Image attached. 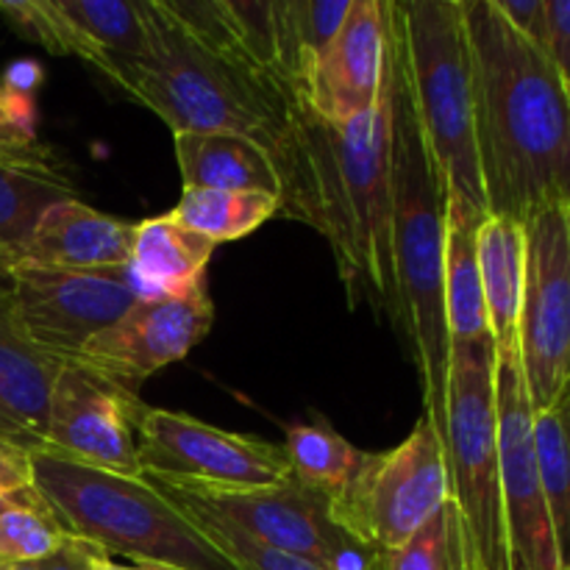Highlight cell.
<instances>
[{
	"label": "cell",
	"mask_w": 570,
	"mask_h": 570,
	"mask_svg": "<svg viewBox=\"0 0 570 570\" xmlns=\"http://www.w3.org/2000/svg\"><path fill=\"white\" fill-rule=\"evenodd\" d=\"M462 17L488 215L523 226L546 206L570 209V89L495 0H462Z\"/></svg>",
	"instance_id": "1"
},
{
	"label": "cell",
	"mask_w": 570,
	"mask_h": 570,
	"mask_svg": "<svg viewBox=\"0 0 570 570\" xmlns=\"http://www.w3.org/2000/svg\"><path fill=\"white\" fill-rule=\"evenodd\" d=\"M278 215L323 234L337 262L348 306L399 315L390 204V106L387 87L376 106L356 120L334 126L301 100L298 156L278 200Z\"/></svg>",
	"instance_id": "2"
},
{
	"label": "cell",
	"mask_w": 570,
	"mask_h": 570,
	"mask_svg": "<svg viewBox=\"0 0 570 570\" xmlns=\"http://www.w3.org/2000/svg\"><path fill=\"white\" fill-rule=\"evenodd\" d=\"M384 87L390 106V204L399 287L395 323L410 343L423 384V415L445 443L451 337L445 323V215L449 193L429 150L410 67L399 0H384Z\"/></svg>",
	"instance_id": "3"
},
{
	"label": "cell",
	"mask_w": 570,
	"mask_h": 570,
	"mask_svg": "<svg viewBox=\"0 0 570 570\" xmlns=\"http://www.w3.org/2000/svg\"><path fill=\"white\" fill-rule=\"evenodd\" d=\"M154 11L148 59L134 65L117 87L159 115L173 134L226 131L265 148L276 161L284 195L298 156V89L248 59L198 45L159 0Z\"/></svg>",
	"instance_id": "4"
},
{
	"label": "cell",
	"mask_w": 570,
	"mask_h": 570,
	"mask_svg": "<svg viewBox=\"0 0 570 570\" xmlns=\"http://www.w3.org/2000/svg\"><path fill=\"white\" fill-rule=\"evenodd\" d=\"M31 473L61 527L104 554L173 570H239L145 476L100 471L50 449H31Z\"/></svg>",
	"instance_id": "5"
},
{
	"label": "cell",
	"mask_w": 570,
	"mask_h": 570,
	"mask_svg": "<svg viewBox=\"0 0 570 570\" xmlns=\"http://www.w3.org/2000/svg\"><path fill=\"white\" fill-rule=\"evenodd\" d=\"M399 9L417 117L445 181L449 206L488 217L462 0H399Z\"/></svg>",
	"instance_id": "6"
},
{
	"label": "cell",
	"mask_w": 570,
	"mask_h": 570,
	"mask_svg": "<svg viewBox=\"0 0 570 570\" xmlns=\"http://www.w3.org/2000/svg\"><path fill=\"white\" fill-rule=\"evenodd\" d=\"M449 499L460 512L465 570H510L495 421V343H451L445 415Z\"/></svg>",
	"instance_id": "7"
},
{
	"label": "cell",
	"mask_w": 570,
	"mask_h": 570,
	"mask_svg": "<svg viewBox=\"0 0 570 570\" xmlns=\"http://www.w3.org/2000/svg\"><path fill=\"white\" fill-rule=\"evenodd\" d=\"M445 443L426 415L410 438L367 454L354 479L328 499L332 521L376 551L399 549L449 501Z\"/></svg>",
	"instance_id": "8"
},
{
	"label": "cell",
	"mask_w": 570,
	"mask_h": 570,
	"mask_svg": "<svg viewBox=\"0 0 570 570\" xmlns=\"http://www.w3.org/2000/svg\"><path fill=\"white\" fill-rule=\"evenodd\" d=\"M518 354L532 410H549L570 390V209L546 206L523 220Z\"/></svg>",
	"instance_id": "9"
},
{
	"label": "cell",
	"mask_w": 570,
	"mask_h": 570,
	"mask_svg": "<svg viewBox=\"0 0 570 570\" xmlns=\"http://www.w3.org/2000/svg\"><path fill=\"white\" fill-rule=\"evenodd\" d=\"M131 267L67 271L14 265L6 273L3 295L17 326L61 360H76L87 340L117 321L142 295Z\"/></svg>",
	"instance_id": "10"
},
{
	"label": "cell",
	"mask_w": 570,
	"mask_h": 570,
	"mask_svg": "<svg viewBox=\"0 0 570 570\" xmlns=\"http://www.w3.org/2000/svg\"><path fill=\"white\" fill-rule=\"evenodd\" d=\"M142 476L204 488H267L293 479L284 445L237 434L193 415L145 406L137 423Z\"/></svg>",
	"instance_id": "11"
},
{
	"label": "cell",
	"mask_w": 570,
	"mask_h": 570,
	"mask_svg": "<svg viewBox=\"0 0 570 570\" xmlns=\"http://www.w3.org/2000/svg\"><path fill=\"white\" fill-rule=\"evenodd\" d=\"M495 421L510 570H562L534 454V410L518 340L495 345Z\"/></svg>",
	"instance_id": "12"
},
{
	"label": "cell",
	"mask_w": 570,
	"mask_h": 570,
	"mask_svg": "<svg viewBox=\"0 0 570 570\" xmlns=\"http://www.w3.org/2000/svg\"><path fill=\"white\" fill-rule=\"evenodd\" d=\"M215 323V304L204 282L181 289L142 293L111 326L83 343L72 362L137 393L161 367L181 362Z\"/></svg>",
	"instance_id": "13"
},
{
	"label": "cell",
	"mask_w": 570,
	"mask_h": 570,
	"mask_svg": "<svg viewBox=\"0 0 570 570\" xmlns=\"http://www.w3.org/2000/svg\"><path fill=\"white\" fill-rule=\"evenodd\" d=\"M142 412L139 393L70 360L56 379L42 449L100 471L142 479L137 449Z\"/></svg>",
	"instance_id": "14"
},
{
	"label": "cell",
	"mask_w": 570,
	"mask_h": 570,
	"mask_svg": "<svg viewBox=\"0 0 570 570\" xmlns=\"http://www.w3.org/2000/svg\"><path fill=\"white\" fill-rule=\"evenodd\" d=\"M145 479L220 512L259 543L317 562L323 570H332L334 557L351 540L328 515V495L315 493L295 479L267 488H204L170 479Z\"/></svg>",
	"instance_id": "15"
},
{
	"label": "cell",
	"mask_w": 570,
	"mask_h": 570,
	"mask_svg": "<svg viewBox=\"0 0 570 570\" xmlns=\"http://www.w3.org/2000/svg\"><path fill=\"white\" fill-rule=\"evenodd\" d=\"M384 72V0H351L332 42L317 53L301 100L321 120L343 126L376 106Z\"/></svg>",
	"instance_id": "16"
},
{
	"label": "cell",
	"mask_w": 570,
	"mask_h": 570,
	"mask_svg": "<svg viewBox=\"0 0 570 570\" xmlns=\"http://www.w3.org/2000/svg\"><path fill=\"white\" fill-rule=\"evenodd\" d=\"M131 243L134 223L104 215L78 198H67L39 217L17 265L117 271L131 267Z\"/></svg>",
	"instance_id": "17"
},
{
	"label": "cell",
	"mask_w": 570,
	"mask_h": 570,
	"mask_svg": "<svg viewBox=\"0 0 570 570\" xmlns=\"http://www.w3.org/2000/svg\"><path fill=\"white\" fill-rule=\"evenodd\" d=\"M67 360L33 343L11 315L0 289V434L42 449L50 399Z\"/></svg>",
	"instance_id": "18"
},
{
	"label": "cell",
	"mask_w": 570,
	"mask_h": 570,
	"mask_svg": "<svg viewBox=\"0 0 570 570\" xmlns=\"http://www.w3.org/2000/svg\"><path fill=\"white\" fill-rule=\"evenodd\" d=\"M72 33V56L120 83L148 59L154 45V0H56Z\"/></svg>",
	"instance_id": "19"
},
{
	"label": "cell",
	"mask_w": 570,
	"mask_h": 570,
	"mask_svg": "<svg viewBox=\"0 0 570 570\" xmlns=\"http://www.w3.org/2000/svg\"><path fill=\"white\" fill-rule=\"evenodd\" d=\"M184 189H239L282 195L276 161L250 139L226 131L173 134Z\"/></svg>",
	"instance_id": "20"
},
{
	"label": "cell",
	"mask_w": 570,
	"mask_h": 570,
	"mask_svg": "<svg viewBox=\"0 0 570 570\" xmlns=\"http://www.w3.org/2000/svg\"><path fill=\"white\" fill-rule=\"evenodd\" d=\"M476 259L493 343L501 345L518 340L523 273H527V243H523L521 223L507 217H484L476 232Z\"/></svg>",
	"instance_id": "21"
},
{
	"label": "cell",
	"mask_w": 570,
	"mask_h": 570,
	"mask_svg": "<svg viewBox=\"0 0 570 570\" xmlns=\"http://www.w3.org/2000/svg\"><path fill=\"white\" fill-rule=\"evenodd\" d=\"M217 243L193 232L170 215L134 223L131 271L139 284L154 289H181L206 278V265L215 256Z\"/></svg>",
	"instance_id": "22"
},
{
	"label": "cell",
	"mask_w": 570,
	"mask_h": 570,
	"mask_svg": "<svg viewBox=\"0 0 570 570\" xmlns=\"http://www.w3.org/2000/svg\"><path fill=\"white\" fill-rule=\"evenodd\" d=\"M484 217L468 209L445 215V323L451 343L493 340L476 259V232Z\"/></svg>",
	"instance_id": "23"
},
{
	"label": "cell",
	"mask_w": 570,
	"mask_h": 570,
	"mask_svg": "<svg viewBox=\"0 0 570 570\" xmlns=\"http://www.w3.org/2000/svg\"><path fill=\"white\" fill-rule=\"evenodd\" d=\"M293 479L323 495H337L365 465L367 451L351 445L328 423H295L284 432Z\"/></svg>",
	"instance_id": "24"
},
{
	"label": "cell",
	"mask_w": 570,
	"mask_h": 570,
	"mask_svg": "<svg viewBox=\"0 0 570 570\" xmlns=\"http://www.w3.org/2000/svg\"><path fill=\"white\" fill-rule=\"evenodd\" d=\"M534 454L560 568L570 570V390L549 410L534 412Z\"/></svg>",
	"instance_id": "25"
},
{
	"label": "cell",
	"mask_w": 570,
	"mask_h": 570,
	"mask_svg": "<svg viewBox=\"0 0 570 570\" xmlns=\"http://www.w3.org/2000/svg\"><path fill=\"white\" fill-rule=\"evenodd\" d=\"M67 198H76L72 181L0 165V289L39 217Z\"/></svg>",
	"instance_id": "26"
},
{
	"label": "cell",
	"mask_w": 570,
	"mask_h": 570,
	"mask_svg": "<svg viewBox=\"0 0 570 570\" xmlns=\"http://www.w3.org/2000/svg\"><path fill=\"white\" fill-rule=\"evenodd\" d=\"M278 215V198L267 193L239 189H184L170 212L173 220L204 234L212 243H232Z\"/></svg>",
	"instance_id": "27"
},
{
	"label": "cell",
	"mask_w": 570,
	"mask_h": 570,
	"mask_svg": "<svg viewBox=\"0 0 570 570\" xmlns=\"http://www.w3.org/2000/svg\"><path fill=\"white\" fill-rule=\"evenodd\" d=\"M348 11L351 0H278V61L298 95L312 61L332 42Z\"/></svg>",
	"instance_id": "28"
},
{
	"label": "cell",
	"mask_w": 570,
	"mask_h": 570,
	"mask_svg": "<svg viewBox=\"0 0 570 570\" xmlns=\"http://www.w3.org/2000/svg\"><path fill=\"white\" fill-rule=\"evenodd\" d=\"M156 488H159L167 499L176 501V504L187 512L189 521H193L195 527H198L239 570H323L317 562L259 543V540L245 534L239 527H234L232 521H226L220 512L209 510V507L198 504V501L187 499V495L176 493V490L161 488V484H156Z\"/></svg>",
	"instance_id": "29"
},
{
	"label": "cell",
	"mask_w": 570,
	"mask_h": 570,
	"mask_svg": "<svg viewBox=\"0 0 570 570\" xmlns=\"http://www.w3.org/2000/svg\"><path fill=\"white\" fill-rule=\"evenodd\" d=\"M0 165L70 181L56 150L39 139L33 98L6 89H0Z\"/></svg>",
	"instance_id": "30"
},
{
	"label": "cell",
	"mask_w": 570,
	"mask_h": 570,
	"mask_svg": "<svg viewBox=\"0 0 570 570\" xmlns=\"http://www.w3.org/2000/svg\"><path fill=\"white\" fill-rule=\"evenodd\" d=\"M382 570H465L460 512L454 501H445L399 549L382 551Z\"/></svg>",
	"instance_id": "31"
},
{
	"label": "cell",
	"mask_w": 570,
	"mask_h": 570,
	"mask_svg": "<svg viewBox=\"0 0 570 570\" xmlns=\"http://www.w3.org/2000/svg\"><path fill=\"white\" fill-rule=\"evenodd\" d=\"M70 538L48 504L17 507L0 515V562H31L53 554Z\"/></svg>",
	"instance_id": "32"
},
{
	"label": "cell",
	"mask_w": 570,
	"mask_h": 570,
	"mask_svg": "<svg viewBox=\"0 0 570 570\" xmlns=\"http://www.w3.org/2000/svg\"><path fill=\"white\" fill-rule=\"evenodd\" d=\"M223 11L245 56L259 70L287 81L278 61V0H223Z\"/></svg>",
	"instance_id": "33"
},
{
	"label": "cell",
	"mask_w": 570,
	"mask_h": 570,
	"mask_svg": "<svg viewBox=\"0 0 570 570\" xmlns=\"http://www.w3.org/2000/svg\"><path fill=\"white\" fill-rule=\"evenodd\" d=\"M98 554H104L98 546L70 534L53 554L31 562H0V570H89Z\"/></svg>",
	"instance_id": "34"
},
{
	"label": "cell",
	"mask_w": 570,
	"mask_h": 570,
	"mask_svg": "<svg viewBox=\"0 0 570 570\" xmlns=\"http://www.w3.org/2000/svg\"><path fill=\"white\" fill-rule=\"evenodd\" d=\"M501 14L523 39L546 53L549 42V17H546V0H495Z\"/></svg>",
	"instance_id": "35"
},
{
	"label": "cell",
	"mask_w": 570,
	"mask_h": 570,
	"mask_svg": "<svg viewBox=\"0 0 570 570\" xmlns=\"http://www.w3.org/2000/svg\"><path fill=\"white\" fill-rule=\"evenodd\" d=\"M546 17H549L546 56L570 89V0H546Z\"/></svg>",
	"instance_id": "36"
},
{
	"label": "cell",
	"mask_w": 570,
	"mask_h": 570,
	"mask_svg": "<svg viewBox=\"0 0 570 570\" xmlns=\"http://www.w3.org/2000/svg\"><path fill=\"white\" fill-rule=\"evenodd\" d=\"M33 488L31 449L0 434V493H20Z\"/></svg>",
	"instance_id": "37"
},
{
	"label": "cell",
	"mask_w": 570,
	"mask_h": 570,
	"mask_svg": "<svg viewBox=\"0 0 570 570\" xmlns=\"http://www.w3.org/2000/svg\"><path fill=\"white\" fill-rule=\"evenodd\" d=\"M39 83H42V67L31 59H20L14 61V65H9V70L0 78V89L14 95H26V98H33Z\"/></svg>",
	"instance_id": "38"
},
{
	"label": "cell",
	"mask_w": 570,
	"mask_h": 570,
	"mask_svg": "<svg viewBox=\"0 0 570 570\" xmlns=\"http://www.w3.org/2000/svg\"><path fill=\"white\" fill-rule=\"evenodd\" d=\"M33 504H45L42 495H39L33 488L20 490V493H0V515L9 510H17V507H33Z\"/></svg>",
	"instance_id": "39"
},
{
	"label": "cell",
	"mask_w": 570,
	"mask_h": 570,
	"mask_svg": "<svg viewBox=\"0 0 570 570\" xmlns=\"http://www.w3.org/2000/svg\"><path fill=\"white\" fill-rule=\"evenodd\" d=\"M89 570H173V568H161V566H120V562L111 560L109 554H98L92 560V566H89Z\"/></svg>",
	"instance_id": "40"
}]
</instances>
